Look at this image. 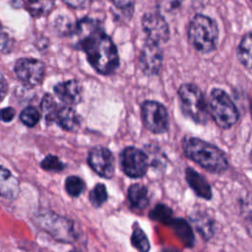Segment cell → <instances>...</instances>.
Wrapping results in <instances>:
<instances>
[{
    "label": "cell",
    "instance_id": "3",
    "mask_svg": "<svg viewBox=\"0 0 252 252\" xmlns=\"http://www.w3.org/2000/svg\"><path fill=\"white\" fill-rule=\"evenodd\" d=\"M188 39L192 47L198 52L210 53L215 50L218 43V25L210 17L196 14L189 24Z\"/></svg>",
    "mask_w": 252,
    "mask_h": 252
},
{
    "label": "cell",
    "instance_id": "26",
    "mask_svg": "<svg viewBox=\"0 0 252 252\" xmlns=\"http://www.w3.org/2000/svg\"><path fill=\"white\" fill-rule=\"evenodd\" d=\"M89 198L94 207H100L107 200V192L105 186L102 183L96 184L91 191Z\"/></svg>",
    "mask_w": 252,
    "mask_h": 252
},
{
    "label": "cell",
    "instance_id": "37",
    "mask_svg": "<svg viewBox=\"0 0 252 252\" xmlns=\"http://www.w3.org/2000/svg\"><path fill=\"white\" fill-rule=\"evenodd\" d=\"M164 252H177V251H175V250H169V249H168V250H165Z\"/></svg>",
    "mask_w": 252,
    "mask_h": 252
},
{
    "label": "cell",
    "instance_id": "11",
    "mask_svg": "<svg viewBox=\"0 0 252 252\" xmlns=\"http://www.w3.org/2000/svg\"><path fill=\"white\" fill-rule=\"evenodd\" d=\"M90 166L101 177L110 179L114 174V158L111 152L104 147H95L91 150L88 158Z\"/></svg>",
    "mask_w": 252,
    "mask_h": 252
},
{
    "label": "cell",
    "instance_id": "5",
    "mask_svg": "<svg viewBox=\"0 0 252 252\" xmlns=\"http://www.w3.org/2000/svg\"><path fill=\"white\" fill-rule=\"evenodd\" d=\"M208 107L215 123L221 129L231 128L238 121V110L223 90L213 89L211 91Z\"/></svg>",
    "mask_w": 252,
    "mask_h": 252
},
{
    "label": "cell",
    "instance_id": "16",
    "mask_svg": "<svg viewBox=\"0 0 252 252\" xmlns=\"http://www.w3.org/2000/svg\"><path fill=\"white\" fill-rule=\"evenodd\" d=\"M55 121L67 131H77L81 125V118L79 114L70 106L59 107Z\"/></svg>",
    "mask_w": 252,
    "mask_h": 252
},
{
    "label": "cell",
    "instance_id": "2",
    "mask_svg": "<svg viewBox=\"0 0 252 252\" xmlns=\"http://www.w3.org/2000/svg\"><path fill=\"white\" fill-rule=\"evenodd\" d=\"M183 150L188 158L213 173H222L228 167L224 153L206 141L191 137L183 141Z\"/></svg>",
    "mask_w": 252,
    "mask_h": 252
},
{
    "label": "cell",
    "instance_id": "6",
    "mask_svg": "<svg viewBox=\"0 0 252 252\" xmlns=\"http://www.w3.org/2000/svg\"><path fill=\"white\" fill-rule=\"evenodd\" d=\"M142 118L148 130L153 133H163L168 128L166 108L155 100H147L142 105Z\"/></svg>",
    "mask_w": 252,
    "mask_h": 252
},
{
    "label": "cell",
    "instance_id": "41",
    "mask_svg": "<svg viewBox=\"0 0 252 252\" xmlns=\"http://www.w3.org/2000/svg\"><path fill=\"white\" fill-rule=\"evenodd\" d=\"M251 1H252V0H251Z\"/></svg>",
    "mask_w": 252,
    "mask_h": 252
},
{
    "label": "cell",
    "instance_id": "38",
    "mask_svg": "<svg viewBox=\"0 0 252 252\" xmlns=\"http://www.w3.org/2000/svg\"><path fill=\"white\" fill-rule=\"evenodd\" d=\"M2 32V26H1V23H0V32Z\"/></svg>",
    "mask_w": 252,
    "mask_h": 252
},
{
    "label": "cell",
    "instance_id": "33",
    "mask_svg": "<svg viewBox=\"0 0 252 252\" xmlns=\"http://www.w3.org/2000/svg\"><path fill=\"white\" fill-rule=\"evenodd\" d=\"M16 114V111L12 107H5L0 109V120L4 122H10Z\"/></svg>",
    "mask_w": 252,
    "mask_h": 252
},
{
    "label": "cell",
    "instance_id": "28",
    "mask_svg": "<svg viewBox=\"0 0 252 252\" xmlns=\"http://www.w3.org/2000/svg\"><path fill=\"white\" fill-rule=\"evenodd\" d=\"M40 166L47 171H52V172H58L63 170L64 164L60 159L55 157V156H46L40 162Z\"/></svg>",
    "mask_w": 252,
    "mask_h": 252
},
{
    "label": "cell",
    "instance_id": "29",
    "mask_svg": "<svg viewBox=\"0 0 252 252\" xmlns=\"http://www.w3.org/2000/svg\"><path fill=\"white\" fill-rule=\"evenodd\" d=\"M182 0H157V7L161 13H171L181 6Z\"/></svg>",
    "mask_w": 252,
    "mask_h": 252
},
{
    "label": "cell",
    "instance_id": "7",
    "mask_svg": "<svg viewBox=\"0 0 252 252\" xmlns=\"http://www.w3.org/2000/svg\"><path fill=\"white\" fill-rule=\"evenodd\" d=\"M120 164L127 176L139 178L147 172L148 157L135 147H127L120 154Z\"/></svg>",
    "mask_w": 252,
    "mask_h": 252
},
{
    "label": "cell",
    "instance_id": "21",
    "mask_svg": "<svg viewBox=\"0 0 252 252\" xmlns=\"http://www.w3.org/2000/svg\"><path fill=\"white\" fill-rule=\"evenodd\" d=\"M169 225H172L175 233L186 245L192 246L194 242V234L187 221L181 219H173Z\"/></svg>",
    "mask_w": 252,
    "mask_h": 252
},
{
    "label": "cell",
    "instance_id": "25",
    "mask_svg": "<svg viewBox=\"0 0 252 252\" xmlns=\"http://www.w3.org/2000/svg\"><path fill=\"white\" fill-rule=\"evenodd\" d=\"M85 189L84 181L78 176H69L65 180V190L70 196L77 197L79 196Z\"/></svg>",
    "mask_w": 252,
    "mask_h": 252
},
{
    "label": "cell",
    "instance_id": "20",
    "mask_svg": "<svg viewBox=\"0 0 252 252\" xmlns=\"http://www.w3.org/2000/svg\"><path fill=\"white\" fill-rule=\"evenodd\" d=\"M54 8V0H27V9L34 18L45 17Z\"/></svg>",
    "mask_w": 252,
    "mask_h": 252
},
{
    "label": "cell",
    "instance_id": "18",
    "mask_svg": "<svg viewBox=\"0 0 252 252\" xmlns=\"http://www.w3.org/2000/svg\"><path fill=\"white\" fill-rule=\"evenodd\" d=\"M128 199L132 208L144 210L149 205L148 189L142 184L135 183L128 189Z\"/></svg>",
    "mask_w": 252,
    "mask_h": 252
},
{
    "label": "cell",
    "instance_id": "32",
    "mask_svg": "<svg viewBox=\"0 0 252 252\" xmlns=\"http://www.w3.org/2000/svg\"><path fill=\"white\" fill-rule=\"evenodd\" d=\"M68 6L75 9H84L90 6L92 0H62Z\"/></svg>",
    "mask_w": 252,
    "mask_h": 252
},
{
    "label": "cell",
    "instance_id": "30",
    "mask_svg": "<svg viewBox=\"0 0 252 252\" xmlns=\"http://www.w3.org/2000/svg\"><path fill=\"white\" fill-rule=\"evenodd\" d=\"M111 2L117 9L126 11V13L131 16L134 9L135 0H111Z\"/></svg>",
    "mask_w": 252,
    "mask_h": 252
},
{
    "label": "cell",
    "instance_id": "9",
    "mask_svg": "<svg viewBox=\"0 0 252 252\" xmlns=\"http://www.w3.org/2000/svg\"><path fill=\"white\" fill-rule=\"evenodd\" d=\"M142 28L147 35V40L161 44L169 38L168 25L159 13L145 14L142 18Z\"/></svg>",
    "mask_w": 252,
    "mask_h": 252
},
{
    "label": "cell",
    "instance_id": "22",
    "mask_svg": "<svg viewBox=\"0 0 252 252\" xmlns=\"http://www.w3.org/2000/svg\"><path fill=\"white\" fill-rule=\"evenodd\" d=\"M133 228V232L131 235V243L132 245L140 252H149L150 250V242L148 240L147 235L143 231V229L137 225Z\"/></svg>",
    "mask_w": 252,
    "mask_h": 252
},
{
    "label": "cell",
    "instance_id": "40",
    "mask_svg": "<svg viewBox=\"0 0 252 252\" xmlns=\"http://www.w3.org/2000/svg\"><path fill=\"white\" fill-rule=\"evenodd\" d=\"M73 252H74V251H73Z\"/></svg>",
    "mask_w": 252,
    "mask_h": 252
},
{
    "label": "cell",
    "instance_id": "35",
    "mask_svg": "<svg viewBox=\"0 0 252 252\" xmlns=\"http://www.w3.org/2000/svg\"><path fill=\"white\" fill-rule=\"evenodd\" d=\"M245 228L249 235L252 237V210L245 217Z\"/></svg>",
    "mask_w": 252,
    "mask_h": 252
},
{
    "label": "cell",
    "instance_id": "10",
    "mask_svg": "<svg viewBox=\"0 0 252 252\" xmlns=\"http://www.w3.org/2000/svg\"><path fill=\"white\" fill-rule=\"evenodd\" d=\"M162 59L163 55L159 44L147 40L141 49L138 66L145 75L154 76L159 72Z\"/></svg>",
    "mask_w": 252,
    "mask_h": 252
},
{
    "label": "cell",
    "instance_id": "1",
    "mask_svg": "<svg viewBox=\"0 0 252 252\" xmlns=\"http://www.w3.org/2000/svg\"><path fill=\"white\" fill-rule=\"evenodd\" d=\"M75 47L82 49L94 69L102 74H112L119 64L118 52L100 24L90 18L80 20L72 32Z\"/></svg>",
    "mask_w": 252,
    "mask_h": 252
},
{
    "label": "cell",
    "instance_id": "36",
    "mask_svg": "<svg viewBox=\"0 0 252 252\" xmlns=\"http://www.w3.org/2000/svg\"><path fill=\"white\" fill-rule=\"evenodd\" d=\"M250 109H251V117H252V97H251V102H250Z\"/></svg>",
    "mask_w": 252,
    "mask_h": 252
},
{
    "label": "cell",
    "instance_id": "19",
    "mask_svg": "<svg viewBox=\"0 0 252 252\" xmlns=\"http://www.w3.org/2000/svg\"><path fill=\"white\" fill-rule=\"evenodd\" d=\"M236 55L238 61L247 69L252 70V32H247L240 40Z\"/></svg>",
    "mask_w": 252,
    "mask_h": 252
},
{
    "label": "cell",
    "instance_id": "4",
    "mask_svg": "<svg viewBox=\"0 0 252 252\" xmlns=\"http://www.w3.org/2000/svg\"><path fill=\"white\" fill-rule=\"evenodd\" d=\"M178 98L182 112L198 124L209 120V107L204 94L194 84H183L178 89Z\"/></svg>",
    "mask_w": 252,
    "mask_h": 252
},
{
    "label": "cell",
    "instance_id": "39",
    "mask_svg": "<svg viewBox=\"0 0 252 252\" xmlns=\"http://www.w3.org/2000/svg\"><path fill=\"white\" fill-rule=\"evenodd\" d=\"M250 157H251V159H252V150H251V154H250Z\"/></svg>",
    "mask_w": 252,
    "mask_h": 252
},
{
    "label": "cell",
    "instance_id": "8",
    "mask_svg": "<svg viewBox=\"0 0 252 252\" xmlns=\"http://www.w3.org/2000/svg\"><path fill=\"white\" fill-rule=\"evenodd\" d=\"M18 79L27 87L32 88L41 84L44 76V65L33 58H20L15 63Z\"/></svg>",
    "mask_w": 252,
    "mask_h": 252
},
{
    "label": "cell",
    "instance_id": "27",
    "mask_svg": "<svg viewBox=\"0 0 252 252\" xmlns=\"http://www.w3.org/2000/svg\"><path fill=\"white\" fill-rule=\"evenodd\" d=\"M40 114L36 108L32 106H28L22 110L20 113L21 121L28 127H33L39 121Z\"/></svg>",
    "mask_w": 252,
    "mask_h": 252
},
{
    "label": "cell",
    "instance_id": "17",
    "mask_svg": "<svg viewBox=\"0 0 252 252\" xmlns=\"http://www.w3.org/2000/svg\"><path fill=\"white\" fill-rule=\"evenodd\" d=\"M191 220L204 239L209 240L214 235V219L207 213L195 212L191 216Z\"/></svg>",
    "mask_w": 252,
    "mask_h": 252
},
{
    "label": "cell",
    "instance_id": "24",
    "mask_svg": "<svg viewBox=\"0 0 252 252\" xmlns=\"http://www.w3.org/2000/svg\"><path fill=\"white\" fill-rule=\"evenodd\" d=\"M58 105L54 98L50 94H45L41 101V109L43 112V115L48 122L55 121L56 113L58 110Z\"/></svg>",
    "mask_w": 252,
    "mask_h": 252
},
{
    "label": "cell",
    "instance_id": "13",
    "mask_svg": "<svg viewBox=\"0 0 252 252\" xmlns=\"http://www.w3.org/2000/svg\"><path fill=\"white\" fill-rule=\"evenodd\" d=\"M54 93L66 104H77L82 99V86L76 80H69L57 84Z\"/></svg>",
    "mask_w": 252,
    "mask_h": 252
},
{
    "label": "cell",
    "instance_id": "12",
    "mask_svg": "<svg viewBox=\"0 0 252 252\" xmlns=\"http://www.w3.org/2000/svg\"><path fill=\"white\" fill-rule=\"evenodd\" d=\"M40 220L42 228L59 241L70 242L74 239L73 225L68 220L54 216L53 214L43 215Z\"/></svg>",
    "mask_w": 252,
    "mask_h": 252
},
{
    "label": "cell",
    "instance_id": "14",
    "mask_svg": "<svg viewBox=\"0 0 252 252\" xmlns=\"http://www.w3.org/2000/svg\"><path fill=\"white\" fill-rule=\"evenodd\" d=\"M20 192V182L6 167L0 165V197L15 199Z\"/></svg>",
    "mask_w": 252,
    "mask_h": 252
},
{
    "label": "cell",
    "instance_id": "23",
    "mask_svg": "<svg viewBox=\"0 0 252 252\" xmlns=\"http://www.w3.org/2000/svg\"><path fill=\"white\" fill-rule=\"evenodd\" d=\"M152 220L160 221L164 224H170L174 218H172V211L165 205L158 204L157 205L150 213Z\"/></svg>",
    "mask_w": 252,
    "mask_h": 252
},
{
    "label": "cell",
    "instance_id": "31",
    "mask_svg": "<svg viewBox=\"0 0 252 252\" xmlns=\"http://www.w3.org/2000/svg\"><path fill=\"white\" fill-rule=\"evenodd\" d=\"M13 48V40L12 38L5 32H0V52L8 53Z\"/></svg>",
    "mask_w": 252,
    "mask_h": 252
},
{
    "label": "cell",
    "instance_id": "34",
    "mask_svg": "<svg viewBox=\"0 0 252 252\" xmlns=\"http://www.w3.org/2000/svg\"><path fill=\"white\" fill-rule=\"evenodd\" d=\"M7 92H8V83L5 77L3 76V74L0 72V102L7 94Z\"/></svg>",
    "mask_w": 252,
    "mask_h": 252
},
{
    "label": "cell",
    "instance_id": "15",
    "mask_svg": "<svg viewBox=\"0 0 252 252\" xmlns=\"http://www.w3.org/2000/svg\"><path fill=\"white\" fill-rule=\"evenodd\" d=\"M185 178L190 188L200 198L210 200L212 198V188L208 181L193 168L188 167L185 170Z\"/></svg>",
    "mask_w": 252,
    "mask_h": 252
}]
</instances>
